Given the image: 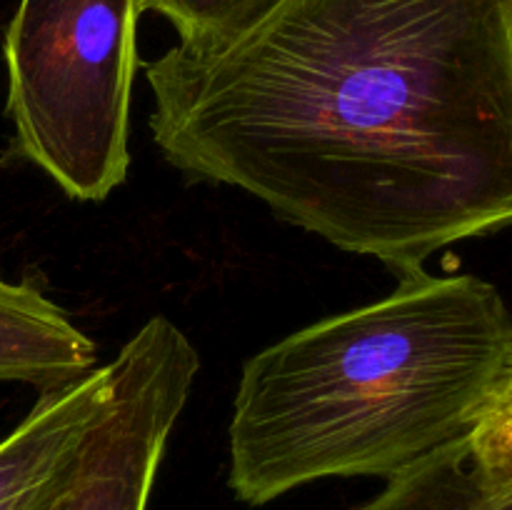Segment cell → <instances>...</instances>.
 Listing matches in <instances>:
<instances>
[{
    "mask_svg": "<svg viewBox=\"0 0 512 510\" xmlns=\"http://www.w3.org/2000/svg\"><path fill=\"white\" fill-rule=\"evenodd\" d=\"M468 470L485 505L512 500V358L465 435Z\"/></svg>",
    "mask_w": 512,
    "mask_h": 510,
    "instance_id": "8",
    "label": "cell"
},
{
    "mask_svg": "<svg viewBox=\"0 0 512 510\" xmlns=\"http://www.w3.org/2000/svg\"><path fill=\"white\" fill-rule=\"evenodd\" d=\"M113 388L68 478L40 510H148L155 473L200 370L188 335L153 315L123 345Z\"/></svg>",
    "mask_w": 512,
    "mask_h": 510,
    "instance_id": "4",
    "label": "cell"
},
{
    "mask_svg": "<svg viewBox=\"0 0 512 510\" xmlns=\"http://www.w3.org/2000/svg\"><path fill=\"white\" fill-rule=\"evenodd\" d=\"M145 80L173 168L398 275L512 228V0H283Z\"/></svg>",
    "mask_w": 512,
    "mask_h": 510,
    "instance_id": "1",
    "label": "cell"
},
{
    "mask_svg": "<svg viewBox=\"0 0 512 510\" xmlns=\"http://www.w3.org/2000/svg\"><path fill=\"white\" fill-rule=\"evenodd\" d=\"M113 388L110 363L73 385L40 393L23 423L0 440V510H40L73 468Z\"/></svg>",
    "mask_w": 512,
    "mask_h": 510,
    "instance_id": "5",
    "label": "cell"
},
{
    "mask_svg": "<svg viewBox=\"0 0 512 510\" xmlns=\"http://www.w3.org/2000/svg\"><path fill=\"white\" fill-rule=\"evenodd\" d=\"M378 303L308 325L243 365L233 493L265 505L325 478H395L465 438L512 358V315L475 275H398Z\"/></svg>",
    "mask_w": 512,
    "mask_h": 510,
    "instance_id": "2",
    "label": "cell"
},
{
    "mask_svg": "<svg viewBox=\"0 0 512 510\" xmlns=\"http://www.w3.org/2000/svg\"><path fill=\"white\" fill-rule=\"evenodd\" d=\"M355 510H512V500L485 505L478 498L468 470V448L460 438L390 478L383 493Z\"/></svg>",
    "mask_w": 512,
    "mask_h": 510,
    "instance_id": "7",
    "label": "cell"
},
{
    "mask_svg": "<svg viewBox=\"0 0 512 510\" xmlns=\"http://www.w3.org/2000/svg\"><path fill=\"white\" fill-rule=\"evenodd\" d=\"M280 3L283 0H138V10L168 18L178 30L180 45L215 48L248 33Z\"/></svg>",
    "mask_w": 512,
    "mask_h": 510,
    "instance_id": "9",
    "label": "cell"
},
{
    "mask_svg": "<svg viewBox=\"0 0 512 510\" xmlns=\"http://www.w3.org/2000/svg\"><path fill=\"white\" fill-rule=\"evenodd\" d=\"M98 368V348L35 285L0 280V383L50 393Z\"/></svg>",
    "mask_w": 512,
    "mask_h": 510,
    "instance_id": "6",
    "label": "cell"
},
{
    "mask_svg": "<svg viewBox=\"0 0 512 510\" xmlns=\"http://www.w3.org/2000/svg\"><path fill=\"white\" fill-rule=\"evenodd\" d=\"M140 15L138 0H20L5 33L15 153L73 200L128 175Z\"/></svg>",
    "mask_w": 512,
    "mask_h": 510,
    "instance_id": "3",
    "label": "cell"
}]
</instances>
